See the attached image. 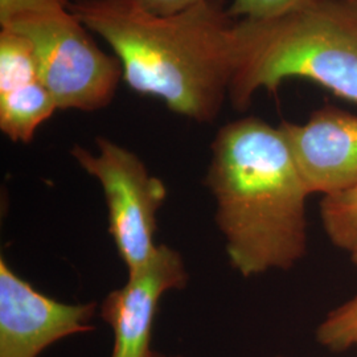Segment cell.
Here are the masks:
<instances>
[{"instance_id": "obj_1", "label": "cell", "mask_w": 357, "mask_h": 357, "mask_svg": "<svg viewBox=\"0 0 357 357\" xmlns=\"http://www.w3.org/2000/svg\"><path fill=\"white\" fill-rule=\"evenodd\" d=\"M69 10L109 44L130 89L196 122L216 119L234 72L236 19L224 0L171 15L128 0H72Z\"/></svg>"}, {"instance_id": "obj_2", "label": "cell", "mask_w": 357, "mask_h": 357, "mask_svg": "<svg viewBox=\"0 0 357 357\" xmlns=\"http://www.w3.org/2000/svg\"><path fill=\"white\" fill-rule=\"evenodd\" d=\"M205 184L230 265L243 277L290 270L305 258L310 193L280 126L246 116L220 128Z\"/></svg>"}, {"instance_id": "obj_3", "label": "cell", "mask_w": 357, "mask_h": 357, "mask_svg": "<svg viewBox=\"0 0 357 357\" xmlns=\"http://www.w3.org/2000/svg\"><path fill=\"white\" fill-rule=\"evenodd\" d=\"M229 100L246 110L255 91L306 78L357 102V0H311L268 20H236Z\"/></svg>"}, {"instance_id": "obj_4", "label": "cell", "mask_w": 357, "mask_h": 357, "mask_svg": "<svg viewBox=\"0 0 357 357\" xmlns=\"http://www.w3.org/2000/svg\"><path fill=\"white\" fill-rule=\"evenodd\" d=\"M26 38L38 76L60 110H100L123 79L115 56L101 51L70 10L28 16L3 26Z\"/></svg>"}, {"instance_id": "obj_5", "label": "cell", "mask_w": 357, "mask_h": 357, "mask_svg": "<svg viewBox=\"0 0 357 357\" xmlns=\"http://www.w3.org/2000/svg\"><path fill=\"white\" fill-rule=\"evenodd\" d=\"M96 143L97 153L82 146H75L70 153L102 187L109 231L130 273L149 262L159 246L155 243L156 213L166 202V184L126 147L102 137Z\"/></svg>"}, {"instance_id": "obj_6", "label": "cell", "mask_w": 357, "mask_h": 357, "mask_svg": "<svg viewBox=\"0 0 357 357\" xmlns=\"http://www.w3.org/2000/svg\"><path fill=\"white\" fill-rule=\"evenodd\" d=\"M96 310L40 293L0 258V357H38L68 336L93 331Z\"/></svg>"}, {"instance_id": "obj_7", "label": "cell", "mask_w": 357, "mask_h": 357, "mask_svg": "<svg viewBox=\"0 0 357 357\" xmlns=\"http://www.w3.org/2000/svg\"><path fill=\"white\" fill-rule=\"evenodd\" d=\"M187 281L181 255L167 245H159L149 262L130 271L126 284L109 294L101 306V317L114 335L110 357H153L159 302L167 291L185 287Z\"/></svg>"}, {"instance_id": "obj_8", "label": "cell", "mask_w": 357, "mask_h": 357, "mask_svg": "<svg viewBox=\"0 0 357 357\" xmlns=\"http://www.w3.org/2000/svg\"><path fill=\"white\" fill-rule=\"evenodd\" d=\"M280 128L310 195L357 187V115L324 106L306 123L284 121Z\"/></svg>"}, {"instance_id": "obj_9", "label": "cell", "mask_w": 357, "mask_h": 357, "mask_svg": "<svg viewBox=\"0 0 357 357\" xmlns=\"http://www.w3.org/2000/svg\"><path fill=\"white\" fill-rule=\"evenodd\" d=\"M59 110L38 76L26 38L0 31V130L13 142L29 143L38 128Z\"/></svg>"}, {"instance_id": "obj_10", "label": "cell", "mask_w": 357, "mask_h": 357, "mask_svg": "<svg viewBox=\"0 0 357 357\" xmlns=\"http://www.w3.org/2000/svg\"><path fill=\"white\" fill-rule=\"evenodd\" d=\"M320 218L331 243L357 268V187L323 196Z\"/></svg>"}, {"instance_id": "obj_11", "label": "cell", "mask_w": 357, "mask_h": 357, "mask_svg": "<svg viewBox=\"0 0 357 357\" xmlns=\"http://www.w3.org/2000/svg\"><path fill=\"white\" fill-rule=\"evenodd\" d=\"M315 336L321 347L335 354L357 349V294L326 315Z\"/></svg>"}, {"instance_id": "obj_12", "label": "cell", "mask_w": 357, "mask_h": 357, "mask_svg": "<svg viewBox=\"0 0 357 357\" xmlns=\"http://www.w3.org/2000/svg\"><path fill=\"white\" fill-rule=\"evenodd\" d=\"M311 0H233L228 13L236 20H268L299 8Z\"/></svg>"}, {"instance_id": "obj_13", "label": "cell", "mask_w": 357, "mask_h": 357, "mask_svg": "<svg viewBox=\"0 0 357 357\" xmlns=\"http://www.w3.org/2000/svg\"><path fill=\"white\" fill-rule=\"evenodd\" d=\"M72 0H0V24L44 13L69 10Z\"/></svg>"}, {"instance_id": "obj_14", "label": "cell", "mask_w": 357, "mask_h": 357, "mask_svg": "<svg viewBox=\"0 0 357 357\" xmlns=\"http://www.w3.org/2000/svg\"><path fill=\"white\" fill-rule=\"evenodd\" d=\"M134 6L156 15H171L187 10L205 0H128Z\"/></svg>"}, {"instance_id": "obj_15", "label": "cell", "mask_w": 357, "mask_h": 357, "mask_svg": "<svg viewBox=\"0 0 357 357\" xmlns=\"http://www.w3.org/2000/svg\"><path fill=\"white\" fill-rule=\"evenodd\" d=\"M153 357H183V356H167V355H163V354H159V352H153Z\"/></svg>"}, {"instance_id": "obj_16", "label": "cell", "mask_w": 357, "mask_h": 357, "mask_svg": "<svg viewBox=\"0 0 357 357\" xmlns=\"http://www.w3.org/2000/svg\"><path fill=\"white\" fill-rule=\"evenodd\" d=\"M274 357H286V356H283V355H277V356H274Z\"/></svg>"}]
</instances>
